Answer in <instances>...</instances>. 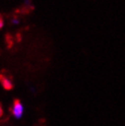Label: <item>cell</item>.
<instances>
[{
  "label": "cell",
  "mask_w": 125,
  "mask_h": 126,
  "mask_svg": "<svg viewBox=\"0 0 125 126\" xmlns=\"http://www.w3.org/2000/svg\"><path fill=\"white\" fill-rule=\"evenodd\" d=\"M23 111H24V108H23V105L20 104L19 100H15L14 102V105H13V108H12V112H13L14 116L16 118H20L21 114H23Z\"/></svg>",
  "instance_id": "obj_1"
},
{
  "label": "cell",
  "mask_w": 125,
  "mask_h": 126,
  "mask_svg": "<svg viewBox=\"0 0 125 126\" xmlns=\"http://www.w3.org/2000/svg\"><path fill=\"white\" fill-rule=\"evenodd\" d=\"M0 81H1L2 86L4 87V89L10 90V89H12V88H13V84H12L11 80L9 79V78H7V77L2 76V75H0Z\"/></svg>",
  "instance_id": "obj_2"
},
{
  "label": "cell",
  "mask_w": 125,
  "mask_h": 126,
  "mask_svg": "<svg viewBox=\"0 0 125 126\" xmlns=\"http://www.w3.org/2000/svg\"><path fill=\"white\" fill-rule=\"evenodd\" d=\"M2 26H3V20H2V18L0 17V28H2Z\"/></svg>",
  "instance_id": "obj_3"
},
{
  "label": "cell",
  "mask_w": 125,
  "mask_h": 126,
  "mask_svg": "<svg viewBox=\"0 0 125 126\" xmlns=\"http://www.w3.org/2000/svg\"><path fill=\"white\" fill-rule=\"evenodd\" d=\"M2 115V108H1V106H0V116Z\"/></svg>",
  "instance_id": "obj_4"
}]
</instances>
